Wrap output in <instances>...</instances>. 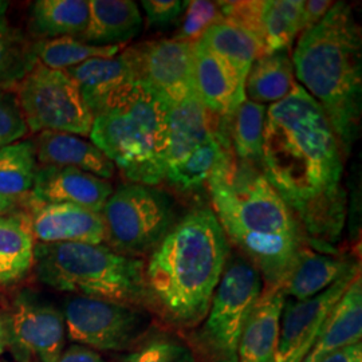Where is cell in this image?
Returning <instances> with one entry per match:
<instances>
[{"label":"cell","instance_id":"1","mask_svg":"<svg viewBox=\"0 0 362 362\" xmlns=\"http://www.w3.org/2000/svg\"><path fill=\"white\" fill-rule=\"evenodd\" d=\"M260 170L296 215L309 247L334 254L346 219L344 155L322 107L298 82L266 110Z\"/></svg>","mask_w":362,"mask_h":362},{"label":"cell","instance_id":"2","mask_svg":"<svg viewBox=\"0 0 362 362\" xmlns=\"http://www.w3.org/2000/svg\"><path fill=\"white\" fill-rule=\"evenodd\" d=\"M212 211L227 240L258 270L266 288H282L309 247L296 215L258 165L228 146L207 182Z\"/></svg>","mask_w":362,"mask_h":362},{"label":"cell","instance_id":"3","mask_svg":"<svg viewBox=\"0 0 362 362\" xmlns=\"http://www.w3.org/2000/svg\"><path fill=\"white\" fill-rule=\"evenodd\" d=\"M230 254V243L212 208L182 216L145 263L146 308L177 327L207 317Z\"/></svg>","mask_w":362,"mask_h":362},{"label":"cell","instance_id":"4","mask_svg":"<svg viewBox=\"0 0 362 362\" xmlns=\"http://www.w3.org/2000/svg\"><path fill=\"white\" fill-rule=\"evenodd\" d=\"M298 83L322 107L342 155L360 133L362 39L353 10L334 1L324 19L299 35L293 54Z\"/></svg>","mask_w":362,"mask_h":362},{"label":"cell","instance_id":"5","mask_svg":"<svg viewBox=\"0 0 362 362\" xmlns=\"http://www.w3.org/2000/svg\"><path fill=\"white\" fill-rule=\"evenodd\" d=\"M168 115L169 105L136 82L94 116L89 137L127 180L155 187L164 181Z\"/></svg>","mask_w":362,"mask_h":362},{"label":"cell","instance_id":"6","mask_svg":"<svg viewBox=\"0 0 362 362\" xmlns=\"http://www.w3.org/2000/svg\"><path fill=\"white\" fill-rule=\"evenodd\" d=\"M34 269L39 281L57 291L136 309L146 306L145 262L106 245L37 243Z\"/></svg>","mask_w":362,"mask_h":362},{"label":"cell","instance_id":"7","mask_svg":"<svg viewBox=\"0 0 362 362\" xmlns=\"http://www.w3.org/2000/svg\"><path fill=\"white\" fill-rule=\"evenodd\" d=\"M101 215L105 243L121 255H149L175 224L173 203L163 191L128 182L113 191Z\"/></svg>","mask_w":362,"mask_h":362},{"label":"cell","instance_id":"8","mask_svg":"<svg viewBox=\"0 0 362 362\" xmlns=\"http://www.w3.org/2000/svg\"><path fill=\"white\" fill-rule=\"evenodd\" d=\"M263 293V279L246 258L226 263L197 346L209 362H238V350L248 315Z\"/></svg>","mask_w":362,"mask_h":362},{"label":"cell","instance_id":"9","mask_svg":"<svg viewBox=\"0 0 362 362\" xmlns=\"http://www.w3.org/2000/svg\"><path fill=\"white\" fill-rule=\"evenodd\" d=\"M15 94L30 132L90 134L94 117L76 82L65 71L37 62L18 83Z\"/></svg>","mask_w":362,"mask_h":362},{"label":"cell","instance_id":"10","mask_svg":"<svg viewBox=\"0 0 362 362\" xmlns=\"http://www.w3.org/2000/svg\"><path fill=\"white\" fill-rule=\"evenodd\" d=\"M6 344L18 362H57L65 350L64 314L30 290L19 291L3 314Z\"/></svg>","mask_w":362,"mask_h":362},{"label":"cell","instance_id":"11","mask_svg":"<svg viewBox=\"0 0 362 362\" xmlns=\"http://www.w3.org/2000/svg\"><path fill=\"white\" fill-rule=\"evenodd\" d=\"M61 311L70 341L89 349H127L141 332V313L115 302L74 296Z\"/></svg>","mask_w":362,"mask_h":362},{"label":"cell","instance_id":"12","mask_svg":"<svg viewBox=\"0 0 362 362\" xmlns=\"http://www.w3.org/2000/svg\"><path fill=\"white\" fill-rule=\"evenodd\" d=\"M194 43L158 39L127 46L136 81L161 97L170 106L194 97Z\"/></svg>","mask_w":362,"mask_h":362},{"label":"cell","instance_id":"13","mask_svg":"<svg viewBox=\"0 0 362 362\" xmlns=\"http://www.w3.org/2000/svg\"><path fill=\"white\" fill-rule=\"evenodd\" d=\"M360 272L349 274L314 297L285 299L278 349L274 362H302L311 349L326 317Z\"/></svg>","mask_w":362,"mask_h":362},{"label":"cell","instance_id":"14","mask_svg":"<svg viewBox=\"0 0 362 362\" xmlns=\"http://www.w3.org/2000/svg\"><path fill=\"white\" fill-rule=\"evenodd\" d=\"M37 243L105 245L101 212L70 203H42L31 194L23 200Z\"/></svg>","mask_w":362,"mask_h":362},{"label":"cell","instance_id":"15","mask_svg":"<svg viewBox=\"0 0 362 362\" xmlns=\"http://www.w3.org/2000/svg\"><path fill=\"white\" fill-rule=\"evenodd\" d=\"M113 187L107 180L69 167L42 165L30 194L42 203H70L101 212Z\"/></svg>","mask_w":362,"mask_h":362},{"label":"cell","instance_id":"16","mask_svg":"<svg viewBox=\"0 0 362 362\" xmlns=\"http://www.w3.org/2000/svg\"><path fill=\"white\" fill-rule=\"evenodd\" d=\"M79 89L93 117L100 115L137 81L125 52L113 58H94L65 70Z\"/></svg>","mask_w":362,"mask_h":362},{"label":"cell","instance_id":"17","mask_svg":"<svg viewBox=\"0 0 362 362\" xmlns=\"http://www.w3.org/2000/svg\"><path fill=\"white\" fill-rule=\"evenodd\" d=\"M194 91L209 113L228 118L246 100L245 90L233 67L220 55L211 52L200 40L194 42Z\"/></svg>","mask_w":362,"mask_h":362},{"label":"cell","instance_id":"18","mask_svg":"<svg viewBox=\"0 0 362 362\" xmlns=\"http://www.w3.org/2000/svg\"><path fill=\"white\" fill-rule=\"evenodd\" d=\"M362 281L357 275L326 317L302 362H320L337 350L361 342Z\"/></svg>","mask_w":362,"mask_h":362},{"label":"cell","instance_id":"19","mask_svg":"<svg viewBox=\"0 0 362 362\" xmlns=\"http://www.w3.org/2000/svg\"><path fill=\"white\" fill-rule=\"evenodd\" d=\"M285 299L282 288H263L243 329L238 362H274Z\"/></svg>","mask_w":362,"mask_h":362},{"label":"cell","instance_id":"20","mask_svg":"<svg viewBox=\"0 0 362 362\" xmlns=\"http://www.w3.org/2000/svg\"><path fill=\"white\" fill-rule=\"evenodd\" d=\"M34 143L39 167L79 169L104 180L115 176V164L94 144L76 134L46 130L39 133Z\"/></svg>","mask_w":362,"mask_h":362},{"label":"cell","instance_id":"21","mask_svg":"<svg viewBox=\"0 0 362 362\" xmlns=\"http://www.w3.org/2000/svg\"><path fill=\"white\" fill-rule=\"evenodd\" d=\"M143 30V15L132 0H89V21L79 40L93 46H127Z\"/></svg>","mask_w":362,"mask_h":362},{"label":"cell","instance_id":"22","mask_svg":"<svg viewBox=\"0 0 362 362\" xmlns=\"http://www.w3.org/2000/svg\"><path fill=\"white\" fill-rule=\"evenodd\" d=\"M356 272H360L358 263L306 247L282 291L286 298L293 297L296 300L308 299L322 293L344 276Z\"/></svg>","mask_w":362,"mask_h":362},{"label":"cell","instance_id":"23","mask_svg":"<svg viewBox=\"0 0 362 362\" xmlns=\"http://www.w3.org/2000/svg\"><path fill=\"white\" fill-rule=\"evenodd\" d=\"M35 245L26 209L0 216V287L18 285L30 274Z\"/></svg>","mask_w":362,"mask_h":362},{"label":"cell","instance_id":"24","mask_svg":"<svg viewBox=\"0 0 362 362\" xmlns=\"http://www.w3.org/2000/svg\"><path fill=\"white\" fill-rule=\"evenodd\" d=\"M228 146H231L228 140V125L226 118H223L221 127L215 134L196 146L180 161L165 168L164 180L184 194L199 191L207 185L209 176Z\"/></svg>","mask_w":362,"mask_h":362},{"label":"cell","instance_id":"25","mask_svg":"<svg viewBox=\"0 0 362 362\" xmlns=\"http://www.w3.org/2000/svg\"><path fill=\"white\" fill-rule=\"evenodd\" d=\"M88 21L89 0H38L31 4L28 30L39 38H79Z\"/></svg>","mask_w":362,"mask_h":362},{"label":"cell","instance_id":"26","mask_svg":"<svg viewBox=\"0 0 362 362\" xmlns=\"http://www.w3.org/2000/svg\"><path fill=\"white\" fill-rule=\"evenodd\" d=\"M297 82L290 50L262 55L251 66L245 94L255 104H276L294 90Z\"/></svg>","mask_w":362,"mask_h":362},{"label":"cell","instance_id":"27","mask_svg":"<svg viewBox=\"0 0 362 362\" xmlns=\"http://www.w3.org/2000/svg\"><path fill=\"white\" fill-rule=\"evenodd\" d=\"M200 42L233 67L240 88L245 90L251 66L263 55V46L258 39L245 28L223 19L209 27Z\"/></svg>","mask_w":362,"mask_h":362},{"label":"cell","instance_id":"28","mask_svg":"<svg viewBox=\"0 0 362 362\" xmlns=\"http://www.w3.org/2000/svg\"><path fill=\"white\" fill-rule=\"evenodd\" d=\"M266 110V105L255 104L246 98L227 118L228 140L238 160L260 165Z\"/></svg>","mask_w":362,"mask_h":362},{"label":"cell","instance_id":"29","mask_svg":"<svg viewBox=\"0 0 362 362\" xmlns=\"http://www.w3.org/2000/svg\"><path fill=\"white\" fill-rule=\"evenodd\" d=\"M39 165L35 143L21 140L0 149V194L23 199L31 192Z\"/></svg>","mask_w":362,"mask_h":362},{"label":"cell","instance_id":"30","mask_svg":"<svg viewBox=\"0 0 362 362\" xmlns=\"http://www.w3.org/2000/svg\"><path fill=\"white\" fill-rule=\"evenodd\" d=\"M127 46H93L77 38L40 39L33 50L40 65L65 71L94 58H113Z\"/></svg>","mask_w":362,"mask_h":362},{"label":"cell","instance_id":"31","mask_svg":"<svg viewBox=\"0 0 362 362\" xmlns=\"http://www.w3.org/2000/svg\"><path fill=\"white\" fill-rule=\"evenodd\" d=\"M302 0H267L263 6V55L290 50L300 34Z\"/></svg>","mask_w":362,"mask_h":362},{"label":"cell","instance_id":"32","mask_svg":"<svg viewBox=\"0 0 362 362\" xmlns=\"http://www.w3.org/2000/svg\"><path fill=\"white\" fill-rule=\"evenodd\" d=\"M33 45L13 34H0V90H10L37 65Z\"/></svg>","mask_w":362,"mask_h":362},{"label":"cell","instance_id":"33","mask_svg":"<svg viewBox=\"0 0 362 362\" xmlns=\"http://www.w3.org/2000/svg\"><path fill=\"white\" fill-rule=\"evenodd\" d=\"M187 13L175 38L194 43L200 40L208 28L221 22V3L209 0H192L187 3Z\"/></svg>","mask_w":362,"mask_h":362},{"label":"cell","instance_id":"34","mask_svg":"<svg viewBox=\"0 0 362 362\" xmlns=\"http://www.w3.org/2000/svg\"><path fill=\"white\" fill-rule=\"evenodd\" d=\"M28 132L16 94L0 90V149L21 141Z\"/></svg>","mask_w":362,"mask_h":362},{"label":"cell","instance_id":"35","mask_svg":"<svg viewBox=\"0 0 362 362\" xmlns=\"http://www.w3.org/2000/svg\"><path fill=\"white\" fill-rule=\"evenodd\" d=\"M224 21H230L251 33L263 46V6L264 0L220 1Z\"/></svg>","mask_w":362,"mask_h":362},{"label":"cell","instance_id":"36","mask_svg":"<svg viewBox=\"0 0 362 362\" xmlns=\"http://www.w3.org/2000/svg\"><path fill=\"white\" fill-rule=\"evenodd\" d=\"M187 351L170 339H155L129 354L124 362H184Z\"/></svg>","mask_w":362,"mask_h":362},{"label":"cell","instance_id":"37","mask_svg":"<svg viewBox=\"0 0 362 362\" xmlns=\"http://www.w3.org/2000/svg\"><path fill=\"white\" fill-rule=\"evenodd\" d=\"M187 3L180 0H144L141 4L151 26L167 27L180 18Z\"/></svg>","mask_w":362,"mask_h":362},{"label":"cell","instance_id":"38","mask_svg":"<svg viewBox=\"0 0 362 362\" xmlns=\"http://www.w3.org/2000/svg\"><path fill=\"white\" fill-rule=\"evenodd\" d=\"M333 4L334 1H330V0L303 1L302 13H300V34L311 27L318 25L324 19L325 15L333 7Z\"/></svg>","mask_w":362,"mask_h":362},{"label":"cell","instance_id":"39","mask_svg":"<svg viewBox=\"0 0 362 362\" xmlns=\"http://www.w3.org/2000/svg\"><path fill=\"white\" fill-rule=\"evenodd\" d=\"M57 362H106V360L98 351L74 344L64 350Z\"/></svg>","mask_w":362,"mask_h":362},{"label":"cell","instance_id":"40","mask_svg":"<svg viewBox=\"0 0 362 362\" xmlns=\"http://www.w3.org/2000/svg\"><path fill=\"white\" fill-rule=\"evenodd\" d=\"M320 362H362V342L337 350Z\"/></svg>","mask_w":362,"mask_h":362},{"label":"cell","instance_id":"41","mask_svg":"<svg viewBox=\"0 0 362 362\" xmlns=\"http://www.w3.org/2000/svg\"><path fill=\"white\" fill-rule=\"evenodd\" d=\"M23 200H25V197L22 200H19V199H13V197L0 194V216L11 214L16 209H21V206L23 204Z\"/></svg>","mask_w":362,"mask_h":362},{"label":"cell","instance_id":"42","mask_svg":"<svg viewBox=\"0 0 362 362\" xmlns=\"http://www.w3.org/2000/svg\"><path fill=\"white\" fill-rule=\"evenodd\" d=\"M10 3L0 0V34H8L13 30L8 26V21H7V10H8Z\"/></svg>","mask_w":362,"mask_h":362},{"label":"cell","instance_id":"43","mask_svg":"<svg viewBox=\"0 0 362 362\" xmlns=\"http://www.w3.org/2000/svg\"><path fill=\"white\" fill-rule=\"evenodd\" d=\"M7 349V344H6V332H4V322H3V314L0 313V354L4 353V350Z\"/></svg>","mask_w":362,"mask_h":362}]
</instances>
